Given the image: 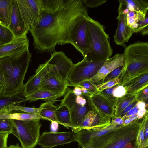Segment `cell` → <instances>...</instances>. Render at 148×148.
<instances>
[{
	"instance_id": "obj_47",
	"label": "cell",
	"mask_w": 148,
	"mask_h": 148,
	"mask_svg": "<svg viewBox=\"0 0 148 148\" xmlns=\"http://www.w3.org/2000/svg\"><path fill=\"white\" fill-rule=\"evenodd\" d=\"M111 123L114 125H122L123 120L121 118L113 116Z\"/></svg>"
},
{
	"instance_id": "obj_41",
	"label": "cell",
	"mask_w": 148,
	"mask_h": 148,
	"mask_svg": "<svg viewBox=\"0 0 148 148\" xmlns=\"http://www.w3.org/2000/svg\"><path fill=\"white\" fill-rule=\"evenodd\" d=\"M138 24L137 28L134 31V33L140 32L143 29L148 27V15L144 18L137 23Z\"/></svg>"
},
{
	"instance_id": "obj_28",
	"label": "cell",
	"mask_w": 148,
	"mask_h": 148,
	"mask_svg": "<svg viewBox=\"0 0 148 148\" xmlns=\"http://www.w3.org/2000/svg\"><path fill=\"white\" fill-rule=\"evenodd\" d=\"M123 86L125 89L126 93H132L148 86V73L130 81Z\"/></svg>"
},
{
	"instance_id": "obj_2",
	"label": "cell",
	"mask_w": 148,
	"mask_h": 148,
	"mask_svg": "<svg viewBox=\"0 0 148 148\" xmlns=\"http://www.w3.org/2000/svg\"><path fill=\"white\" fill-rule=\"evenodd\" d=\"M31 57L27 50L0 59V70L5 81L2 95L11 94L23 89L24 79Z\"/></svg>"
},
{
	"instance_id": "obj_9",
	"label": "cell",
	"mask_w": 148,
	"mask_h": 148,
	"mask_svg": "<svg viewBox=\"0 0 148 148\" xmlns=\"http://www.w3.org/2000/svg\"><path fill=\"white\" fill-rule=\"evenodd\" d=\"M84 17L72 28L69 34L68 43L72 45L83 56L88 50L90 38L87 18Z\"/></svg>"
},
{
	"instance_id": "obj_52",
	"label": "cell",
	"mask_w": 148,
	"mask_h": 148,
	"mask_svg": "<svg viewBox=\"0 0 148 148\" xmlns=\"http://www.w3.org/2000/svg\"><path fill=\"white\" fill-rule=\"evenodd\" d=\"M72 90L73 93L76 95L78 96L82 95V91L80 87L78 86H75L73 89Z\"/></svg>"
},
{
	"instance_id": "obj_27",
	"label": "cell",
	"mask_w": 148,
	"mask_h": 148,
	"mask_svg": "<svg viewBox=\"0 0 148 148\" xmlns=\"http://www.w3.org/2000/svg\"><path fill=\"white\" fill-rule=\"evenodd\" d=\"M57 106L53 103L45 102L41 104L39 108L38 114L42 117L43 119L49 121L51 122L54 121L60 124L56 117L55 111Z\"/></svg>"
},
{
	"instance_id": "obj_31",
	"label": "cell",
	"mask_w": 148,
	"mask_h": 148,
	"mask_svg": "<svg viewBox=\"0 0 148 148\" xmlns=\"http://www.w3.org/2000/svg\"><path fill=\"white\" fill-rule=\"evenodd\" d=\"M119 84L112 88L105 89L98 93L110 105L113 111L115 108L118 98L115 97L112 95L114 90Z\"/></svg>"
},
{
	"instance_id": "obj_5",
	"label": "cell",
	"mask_w": 148,
	"mask_h": 148,
	"mask_svg": "<svg viewBox=\"0 0 148 148\" xmlns=\"http://www.w3.org/2000/svg\"><path fill=\"white\" fill-rule=\"evenodd\" d=\"M90 45L89 48L83 56V59L89 61L106 60L111 58L113 50L110 38L104 26L89 16L87 18Z\"/></svg>"
},
{
	"instance_id": "obj_18",
	"label": "cell",
	"mask_w": 148,
	"mask_h": 148,
	"mask_svg": "<svg viewBox=\"0 0 148 148\" xmlns=\"http://www.w3.org/2000/svg\"><path fill=\"white\" fill-rule=\"evenodd\" d=\"M124 60L123 53L115 54L112 57L106 60L96 74L89 80L94 83L102 80L111 71L123 65Z\"/></svg>"
},
{
	"instance_id": "obj_53",
	"label": "cell",
	"mask_w": 148,
	"mask_h": 148,
	"mask_svg": "<svg viewBox=\"0 0 148 148\" xmlns=\"http://www.w3.org/2000/svg\"><path fill=\"white\" fill-rule=\"evenodd\" d=\"M0 83L4 86L5 84V81L3 73L0 70Z\"/></svg>"
},
{
	"instance_id": "obj_14",
	"label": "cell",
	"mask_w": 148,
	"mask_h": 148,
	"mask_svg": "<svg viewBox=\"0 0 148 148\" xmlns=\"http://www.w3.org/2000/svg\"><path fill=\"white\" fill-rule=\"evenodd\" d=\"M121 125H114L111 123L103 127L82 129L76 133L75 141L78 142V145L82 147L89 145L93 140Z\"/></svg>"
},
{
	"instance_id": "obj_26",
	"label": "cell",
	"mask_w": 148,
	"mask_h": 148,
	"mask_svg": "<svg viewBox=\"0 0 148 148\" xmlns=\"http://www.w3.org/2000/svg\"><path fill=\"white\" fill-rule=\"evenodd\" d=\"M13 0H0V24L9 28Z\"/></svg>"
},
{
	"instance_id": "obj_50",
	"label": "cell",
	"mask_w": 148,
	"mask_h": 148,
	"mask_svg": "<svg viewBox=\"0 0 148 148\" xmlns=\"http://www.w3.org/2000/svg\"><path fill=\"white\" fill-rule=\"evenodd\" d=\"M51 131L53 132H56L58 129L59 123L57 122L52 121H51Z\"/></svg>"
},
{
	"instance_id": "obj_16",
	"label": "cell",
	"mask_w": 148,
	"mask_h": 148,
	"mask_svg": "<svg viewBox=\"0 0 148 148\" xmlns=\"http://www.w3.org/2000/svg\"><path fill=\"white\" fill-rule=\"evenodd\" d=\"M9 28L15 38L27 37V29L19 10L16 0H13Z\"/></svg>"
},
{
	"instance_id": "obj_25",
	"label": "cell",
	"mask_w": 148,
	"mask_h": 148,
	"mask_svg": "<svg viewBox=\"0 0 148 148\" xmlns=\"http://www.w3.org/2000/svg\"><path fill=\"white\" fill-rule=\"evenodd\" d=\"M63 96L50 91L39 89L33 94L27 97L28 101L31 102L39 99H43L46 102L54 103L58 97Z\"/></svg>"
},
{
	"instance_id": "obj_12",
	"label": "cell",
	"mask_w": 148,
	"mask_h": 148,
	"mask_svg": "<svg viewBox=\"0 0 148 148\" xmlns=\"http://www.w3.org/2000/svg\"><path fill=\"white\" fill-rule=\"evenodd\" d=\"M76 133L73 131L63 132H45L41 135L37 144L42 148H53L75 141Z\"/></svg>"
},
{
	"instance_id": "obj_46",
	"label": "cell",
	"mask_w": 148,
	"mask_h": 148,
	"mask_svg": "<svg viewBox=\"0 0 148 148\" xmlns=\"http://www.w3.org/2000/svg\"><path fill=\"white\" fill-rule=\"evenodd\" d=\"M138 109L137 108L136 105L131 109L124 116L121 118L124 120L132 115L137 114Z\"/></svg>"
},
{
	"instance_id": "obj_10",
	"label": "cell",
	"mask_w": 148,
	"mask_h": 148,
	"mask_svg": "<svg viewBox=\"0 0 148 148\" xmlns=\"http://www.w3.org/2000/svg\"><path fill=\"white\" fill-rule=\"evenodd\" d=\"M47 62L50 67V72L53 73L59 80L66 84L74 65L71 59L63 52L55 51L51 54L50 58Z\"/></svg>"
},
{
	"instance_id": "obj_17",
	"label": "cell",
	"mask_w": 148,
	"mask_h": 148,
	"mask_svg": "<svg viewBox=\"0 0 148 148\" xmlns=\"http://www.w3.org/2000/svg\"><path fill=\"white\" fill-rule=\"evenodd\" d=\"M50 70L49 66L47 61L39 65L36 70L35 74L31 76L27 82L24 84L23 91L26 97L39 89L42 79L50 72Z\"/></svg>"
},
{
	"instance_id": "obj_3",
	"label": "cell",
	"mask_w": 148,
	"mask_h": 148,
	"mask_svg": "<svg viewBox=\"0 0 148 148\" xmlns=\"http://www.w3.org/2000/svg\"><path fill=\"white\" fill-rule=\"evenodd\" d=\"M123 64L118 76L119 84L148 73V43L138 42L125 48Z\"/></svg>"
},
{
	"instance_id": "obj_21",
	"label": "cell",
	"mask_w": 148,
	"mask_h": 148,
	"mask_svg": "<svg viewBox=\"0 0 148 148\" xmlns=\"http://www.w3.org/2000/svg\"><path fill=\"white\" fill-rule=\"evenodd\" d=\"M88 102L91 110L98 112L106 116H113L112 109L110 105L99 95L95 94L88 97Z\"/></svg>"
},
{
	"instance_id": "obj_30",
	"label": "cell",
	"mask_w": 148,
	"mask_h": 148,
	"mask_svg": "<svg viewBox=\"0 0 148 148\" xmlns=\"http://www.w3.org/2000/svg\"><path fill=\"white\" fill-rule=\"evenodd\" d=\"M55 113L57 120L60 125L67 128L71 127L70 114L66 106H57Z\"/></svg>"
},
{
	"instance_id": "obj_45",
	"label": "cell",
	"mask_w": 148,
	"mask_h": 148,
	"mask_svg": "<svg viewBox=\"0 0 148 148\" xmlns=\"http://www.w3.org/2000/svg\"><path fill=\"white\" fill-rule=\"evenodd\" d=\"M138 101H136L132 103H131L127 106L122 112H121L116 116L121 118L124 116L131 109L135 106L137 104Z\"/></svg>"
},
{
	"instance_id": "obj_61",
	"label": "cell",
	"mask_w": 148,
	"mask_h": 148,
	"mask_svg": "<svg viewBox=\"0 0 148 148\" xmlns=\"http://www.w3.org/2000/svg\"><path fill=\"white\" fill-rule=\"evenodd\" d=\"M0 108V112H1L3 109H4V108Z\"/></svg>"
},
{
	"instance_id": "obj_60",
	"label": "cell",
	"mask_w": 148,
	"mask_h": 148,
	"mask_svg": "<svg viewBox=\"0 0 148 148\" xmlns=\"http://www.w3.org/2000/svg\"><path fill=\"white\" fill-rule=\"evenodd\" d=\"M82 148H93L91 146L89 145H88L86 146H85L83 147H82Z\"/></svg>"
},
{
	"instance_id": "obj_39",
	"label": "cell",
	"mask_w": 148,
	"mask_h": 148,
	"mask_svg": "<svg viewBox=\"0 0 148 148\" xmlns=\"http://www.w3.org/2000/svg\"><path fill=\"white\" fill-rule=\"evenodd\" d=\"M123 66L114 69L108 74L102 80L101 83H103L118 77L122 69Z\"/></svg>"
},
{
	"instance_id": "obj_36",
	"label": "cell",
	"mask_w": 148,
	"mask_h": 148,
	"mask_svg": "<svg viewBox=\"0 0 148 148\" xmlns=\"http://www.w3.org/2000/svg\"><path fill=\"white\" fill-rule=\"evenodd\" d=\"M77 86L85 88L93 93L94 95L98 94L99 92L96 85L89 80H86L81 82Z\"/></svg>"
},
{
	"instance_id": "obj_20",
	"label": "cell",
	"mask_w": 148,
	"mask_h": 148,
	"mask_svg": "<svg viewBox=\"0 0 148 148\" xmlns=\"http://www.w3.org/2000/svg\"><path fill=\"white\" fill-rule=\"evenodd\" d=\"M68 87L66 83L59 80L53 73L49 72L42 79L39 89L48 90L63 95Z\"/></svg>"
},
{
	"instance_id": "obj_7",
	"label": "cell",
	"mask_w": 148,
	"mask_h": 148,
	"mask_svg": "<svg viewBox=\"0 0 148 148\" xmlns=\"http://www.w3.org/2000/svg\"><path fill=\"white\" fill-rule=\"evenodd\" d=\"M12 119L14 130L12 134L19 140L23 148H34L40 138L41 126L40 119L29 121Z\"/></svg>"
},
{
	"instance_id": "obj_19",
	"label": "cell",
	"mask_w": 148,
	"mask_h": 148,
	"mask_svg": "<svg viewBox=\"0 0 148 148\" xmlns=\"http://www.w3.org/2000/svg\"><path fill=\"white\" fill-rule=\"evenodd\" d=\"M29 40L27 37L15 38L9 43L0 44V59L29 50Z\"/></svg>"
},
{
	"instance_id": "obj_1",
	"label": "cell",
	"mask_w": 148,
	"mask_h": 148,
	"mask_svg": "<svg viewBox=\"0 0 148 148\" xmlns=\"http://www.w3.org/2000/svg\"><path fill=\"white\" fill-rule=\"evenodd\" d=\"M39 20L29 31L35 49L40 53L55 50L57 44L68 43L70 32L88 15L83 0H45Z\"/></svg>"
},
{
	"instance_id": "obj_24",
	"label": "cell",
	"mask_w": 148,
	"mask_h": 148,
	"mask_svg": "<svg viewBox=\"0 0 148 148\" xmlns=\"http://www.w3.org/2000/svg\"><path fill=\"white\" fill-rule=\"evenodd\" d=\"M28 101L25 95L23 89L13 94L0 95V108H4Z\"/></svg>"
},
{
	"instance_id": "obj_22",
	"label": "cell",
	"mask_w": 148,
	"mask_h": 148,
	"mask_svg": "<svg viewBox=\"0 0 148 148\" xmlns=\"http://www.w3.org/2000/svg\"><path fill=\"white\" fill-rule=\"evenodd\" d=\"M146 87L143 88L132 93H126L123 96L118 98L113 111V116L116 117L128 105L138 101L137 97L139 94L142 90Z\"/></svg>"
},
{
	"instance_id": "obj_59",
	"label": "cell",
	"mask_w": 148,
	"mask_h": 148,
	"mask_svg": "<svg viewBox=\"0 0 148 148\" xmlns=\"http://www.w3.org/2000/svg\"><path fill=\"white\" fill-rule=\"evenodd\" d=\"M7 148H21V147L19 146L18 144H17L16 145H10Z\"/></svg>"
},
{
	"instance_id": "obj_13",
	"label": "cell",
	"mask_w": 148,
	"mask_h": 148,
	"mask_svg": "<svg viewBox=\"0 0 148 148\" xmlns=\"http://www.w3.org/2000/svg\"><path fill=\"white\" fill-rule=\"evenodd\" d=\"M118 1L119 2L118 15L117 18L118 25L114 36V39L116 44L125 48L127 47L126 42L129 41L134 32L127 24V14H124L122 12L124 3L122 0Z\"/></svg>"
},
{
	"instance_id": "obj_23",
	"label": "cell",
	"mask_w": 148,
	"mask_h": 148,
	"mask_svg": "<svg viewBox=\"0 0 148 148\" xmlns=\"http://www.w3.org/2000/svg\"><path fill=\"white\" fill-rule=\"evenodd\" d=\"M148 112L141 119L136 137L137 148H148Z\"/></svg>"
},
{
	"instance_id": "obj_49",
	"label": "cell",
	"mask_w": 148,
	"mask_h": 148,
	"mask_svg": "<svg viewBox=\"0 0 148 148\" xmlns=\"http://www.w3.org/2000/svg\"><path fill=\"white\" fill-rule=\"evenodd\" d=\"M147 112H148V110L146 108L139 110L137 114L138 119H140L142 118L145 114Z\"/></svg>"
},
{
	"instance_id": "obj_55",
	"label": "cell",
	"mask_w": 148,
	"mask_h": 148,
	"mask_svg": "<svg viewBox=\"0 0 148 148\" xmlns=\"http://www.w3.org/2000/svg\"><path fill=\"white\" fill-rule=\"evenodd\" d=\"M135 11H129L126 15V18H131L134 16L135 14Z\"/></svg>"
},
{
	"instance_id": "obj_6",
	"label": "cell",
	"mask_w": 148,
	"mask_h": 148,
	"mask_svg": "<svg viewBox=\"0 0 148 148\" xmlns=\"http://www.w3.org/2000/svg\"><path fill=\"white\" fill-rule=\"evenodd\" d=\"M64 95L58 106H65L68 108L71 118V127L73 131L82 123L90 108L88 97L82 95H76L72 89L67 88Z\"/></svg>"
},
{
	"instance_id": "obj_58",
	"label": "cell",
	"mask_w": 148,
	"mask_h": 148,
	"mask_svg": "<svg viewBox=\"0 0 148 148\" xmlns=\"http://www.w3.org/2000/svg\"><path fill=\"white\" fill-rule=\"evenodd\" d=\"M3 90L4 86L2 84L0 83V95L3 94Z\"/></svg>"
},
{
	"instance_id": "obj_51",
	"label": "cell",
	"mask_w": 148,
	"mask_h": 148,
	"mask_svg": "<svg viewBox=\"0 0 148 148\" xmlns=\"http://www.w3.org/2000/svg\"><path fill=\"white\" fill-rule=\"evenodd\" d=\"M136 106L138 110L146 108L148 106V105L146 104L144 102L141 101H138Z\"/></svg>"
},
{
	"instance_id": "obj_42",
	"label": "cell",
	"mask_w": 148,
	"mask_h": 148,
	"mask_svg": "<svg viewBox=\"0 0 148 148\" xmlns=\"http://www.w3.org/2000/svg\"><path fill=\"white\" fill-rule=\"evenodd\" d=\"M126 93L125 88L123 86L119 84L114 90L112 95L115 97L119 98L123 96Z\"/></svg>"
},
{
	"instance_id": "obj_44",
	"label": "cell",
	"mask_w": 148,
	"mask_h": 148,
	"mask_svg": "<svg viewBox=\"0 0 148 148\" xmlns=\"http://www.w3.org/2000/svg\"><path fill=\"white\" fill-rule=\"evenodd\" d=\"M8 133H0V148H7V142L8 135Z\"/></svg>"
},
{
	"instance_id": "obj_40",
	"label": "cell",
	"mask_w": 148,
	"mask_h": 148,
	"mask_svg": "<svg viewBox=\"0 0 148 148\" xmlns=\"http://www.w3.org/2000/svg\"><path fill=\"white\" fill-rule=\"evenodd\" d=\"M107 1V0H83V2L86 7L94 8L103 4Z\"/></svg>"
},
{
	"instance_id": "obj_35",
	"label": "cell",
	"mask_w": 148,
	"mask_h": 148,
	"mask_svg": "<svg viewBox=\"0 0 148 148\" xmlns=\"http://www.w3.org/2000/svg\"><path fill=\"white\" fill-rule=\"evenodd\" d=\"M14 130L12 119H0V133H12Z\"/></svg>"
},
{
	"instance_id": "obj_33",
	"label": "cell",
	"mask_w": 148,
	"mask_h": 148,
	"mask_svg": "<svg viewBox=\"0 0 148 148\" xmlns=\"http://www.w3.org/2000/svg\"><path fill=\"white\" fill-rule=\"evenodd\" d=\"M15 38L14 35L9 28L0 24V44L9 43Z\"/></svg>"
},
{
	"instance_id": "obj_11",
	"label": "cell",
	"mask_w": 148,
	"mask_h": 148,
	"mask_svg": "<svg viewBox=\"0 0 148 148\" xmlns=\"http://www.w3.org/2000/svg\"><path fill=\"white\" fill-rule=\"evenodd\" d=\"M26 27L28 30L38 22L41 13L40 0H16Z\"/></svg>"
},
{
	"instance_id": "obj_4",
	"label": "cell",
	"mask_w": 148,
	"mask_h": 148,
	"mask_svg": "<svg viewBox=\"0 0 148 148\" xmlns=\"http://www.w3.org/2000/svg\"><path fill=\"white\" fill-rule=\"evenodd\" d=\"M140 119L121 125L93 140L89 145L93 148H137Z\"/></svg>"
},
{
	"instance_id": "obj_48",
	"label": "cell",
	"mask_w": 148,
	"mask_h": 148,
	"mask_svg": "<svg viewBox=\"0 0 148 148\" xmlns=\"http://www.w3.org/2000/svg\"><path fill=\"white\" fill-rule=\"evenodd\" d=\"M82 91V95L87 97H90L94 95L92 92H90L83 87H80Z\"/></svg>"
},
{
	"instance_id": "obj_29",
	"label": "cell",
	"mask_w": 148,
	"mask_h": 148,
	"mask_svg": "<svg viewBox=\"0 0 148 148\" xmlns=\"http://www.w3.org/2000/svg\"><path fill=\"white\" fill-rule=\"evenodd\" d=\"M6 113L0 114V119H12L29 121L36 119H42L43 118L37 114H32L25 112H16V111Z\"/></svg>"
},
{
	"instance_id": "obj_34",
	"label": "cell",
	"mask_w": 148,
	"mask_h": 148,
	"mask_svg": "<svg viewBox=\"0 0 148 148\" xmlns=\"http://www.w3.org/2000/svg\"><path fill=\"white\" fill-rule=\"evenodd\" d=\"M14 111H19L29 114H38L39 108L26 107L16 105H12L5 108L4 113Z\"/></svg>"
},
{
	"instance_id": "obj_8",
	"label": "cell",
	"mask_w": 148,
	"mask_h": 148,
	"mask_svg": "<svg viewBox=\"0 0 148 148\" xmlns=\"http://www.w3.org/2000/svg\"><path fill=\"white\" fill-rule=\"evenodd\" d=\"M105 60L91 62L83 59L74 64L67 81L68 86L75 87L81 82L89 80L96 74Z\"/></svg>"
},
{
	"instance_id": "obj_57",
	"label": "cell",
	"mask_w": 148,
	"mask_h": 148,
	"mask_svg": "<svg viewBox=\"0 0 148 148\" xmlns=\"http://www.w3.org/2000/svg\"><path fill=\"white\" fill-rule=\"evenodd\" d=\"M131 122L130 120L128 118L126 119L123 120V121L122 123L123 125H127Z\"/></svg>"
},
{
	"instance_id": "obj_15",
	"label": "cell",
	"mask_w": 148,
	"mask_h": 148,
	"mask_svg": "<svg viewBox=\"0 0 148 148\" xmlns=\"http://www.w3.org/2000/svg\"><path fill=\"white\" fill-rule=\"evenodd\" d=\"M111 118L110 116L90 110L87 113L81 124L73 132L76 133L82 129L105 127L111 124Z\"/></svg>"
},
{
	"instance_id": "obj_38",
	"label": "cell",
	"mask_w": 148,
	"mask_h": 148,
	"mask_svg": "<svg viewBox=\"0 0 148 148\" xmlns=\"http://www.w3.org/2000/svg\"><path fill=\"white\" fill-rule=\"evenodd\" d=\"M120 79L117 77L114 79L110 80L103 83L96 85L99 91L101 92L105 89L110 88L119 84Z\"/></svg>"
},
{
	"instance_id": "obj_62",
	"label": "cell",
	"mask_w": 148,
	"mask_h": 148,
	"mask_svg": "<svg viewBox=\"0 0 148 148\" xmlns=\"http://www.w3.org/2000/svg\"><path fill=\"white\" fill-rule=\"evenodd\" d=\"M21 148H22L21 147Z\"/></svg>"
},
{
	"instance_id": "obj_56",
	"label": "cell",
	"mask_w": 148,
	"mask_h": 148,
	"mask_svg": "<svg viewBox=\"0 0 148 148\" xmlns=\"http://www.w3.org/2000/svg\"><path fill=\"white\" fill-rule=\"evenodd\" d=\"M138 27V24L137 23H136L132 25L130 27V29L133 30L134 32V31Z\"/></svg>"
},
{
	"instance_id": "obj_32",
	"label": "cell",
	"mask_w": 148,
	"mask_h": 148,
	"mask_svg": "<svg viewBox=\"0 0 148 148\" xmlns=\"http://www.w3.org/2000/svg\"><path fill=\"white\" fill-rule=\"evenodd\" d=\"M123 1L125 3L132 6L135 12H148L147 0H123Z\"/></svg>"
},
{
	"instance_id": "obj_54",
	"label": "cell",
	"mask_w": 148,
	"mask_h": 148,
	"mask_svg": "<svg viewBox=\"0 0 148 148\" xmlns=\"http://www.w3.org/2000/svg\"><path fill=\"white\" fill-rule=\"evenodd\" d=\"M127 118H128L129 119L131 122L133 121L138 119V116L137 114L132 115L129 116Z\"/></svg>"
},
{
	"instance_id": "obj_37",
	"label": "cell",
	"mask_w": 148,
	"mask_h": 148,
	"mask_svg": "<svg viewBox=\"0 0 148 148\" xmlns=\"http://www.w3.org/2000/svg\"><path fill=\"white\" fill-rule=\"evenodd\" d=\"M136 12V14L134 16L131 18H126L127 24L130 27L134 24L137 23L144 18L148 15V12Z\"/></svg>"
},
{
	"instance_id": "obj_43",
	"label": "cell",
	"mask_w": 148,
	"mask_h": 148,
	"mask_svg": "<svg viewBox=\"0 0 148 148\" xmlns=\"http://www.w3.org/2000/svg\"><path fill=\"white\" fill-rule=\"evenodd\" d=\"M148 87L145 88L141 91L137 97L138 101H143L147 105H148Z\"/></svg>"
}]
</instances>
